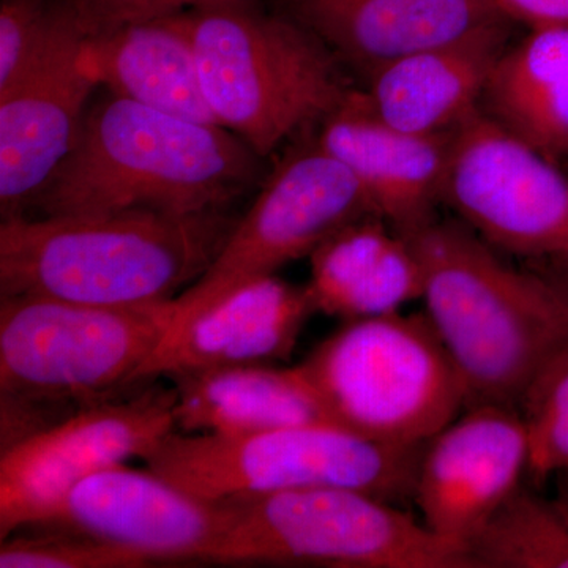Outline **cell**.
Segmentation results:
<instances>
[{
	"label": "cell",
	"mask_w": 568,
	"mask_h": 568,
	"mask_svg": "<svg viewBox=\"0 0 568 568\" xmlns=\"http://www.w3.org/2000/svg\"><path fill=\"white\" fill-rule=\"evenodd\" d=\"M82 36L110 32L123 26L162 20L185 11L235 0H61Z\"/></svg>",
	"instance_id": "4316f807"
},
{
	"label": "cell",
	"mask_w": 568,
	"mask_h": 568,
	"mask_svg": "<svg viewBox=\"0 0 568 568\" xmlns=\"http://www.w3.org/2000/svg\"><path fill=\"white\" fill-rule=\"evenodd\" d=\"M484 102L491 118L551 162L568 159V26L530 31L507 48Z\"/></svg>",
	"instance_id": "7402d4cb"
},
{
	"label": "cell",
	"mask_w": 568,
	"mask_h": 568,
	"mask_svg": "<svg viewBox=\"0 0 568 568\" xmlns=\"http://www.w3.org/2000/svg\"><path fill=\"white\" fill-rule=\"evenodd\" d=\"M235 222L224 209L2 220L0 297L36 295L104 306L174 301L211 267Z\"/></svg>",
	"instance_id": "6da1fadb"
},
{
	"label": "cell",
	"mask_w": 568,
	"mask_h": 568,
	"mask_svg": "<svg viewBox=\"0 0 568 568\" xmlns=\"http://www.w3.org/2000/svg\"><path fill=\"white\" fill-rule=\"evenodd\" d=\"M168 379L174 384L175 426L181 433L235 435L294 425H336L301 365L230 366Z\"/></svg>",
	"instance_id": "44dd1931"
},
{
	"label": "cell",
	"mask_w": 568,
	"mask_h": 568,
	"mask_svg": "<svg viewBox=\"0 0 568 568\" xmlns=\"http://www.w3.org/2000/svg\"><path fill=\"white\" fill-rule=\"evenodd\" d=\"M369 215L376 212L362 183L317 142L291 153L235 222L211 267L174 298V323L312 256L331 235Z\"/></svg>",
	"instance_id": "9c48e42d"
},
{
	"label": "cell",
	"mask_w": 568,
	"mask_h": 568,
	"mask_svg": "<svg viewBox=\"0 0 568 568\" xmlns=\"http://www.w3.org/2000/svg\"><path fill=\"white\" fill-rule=\"evenodd\" d=\"M257 156L222 125L110 93L89 108L70 155L32 209L41 216L222 211L256 179Z\"/></svg>",
	"instance_id": "7a4b0ae2"
},
{
	"label": "cell",
	"mask_w": 568,
	"mask_h": 568,
	"mask_svg": "<svg viewBox=\"0 0 568 568\" xmlns=\"http://www.w3.org/2000/svg\"><path fill=\"white\" fill-rule=\"evenodd\" d=\"M428 440L413 500L426 528L466 545L528 474L529 443L511 406H467Z\"/></svg>",
	"instance_id": "4fadbf2b"
},
{
	"label": "cell",
	"mask_w": 568,
	"mask_h": 568,
	"mask_svg": "<svg viewBox=\"0 0 568 568\" xmlns=\"http://www.w3.org/2000/svg\"><path fill=\"white\" fill-rule=\"evenodd\" d=\"M474 568H568V526L552 506L519 487L467 541Z\"/></svg>",
	"instance_id": "603a6c76"
},
{
	"label": "cell",
	"mask_w": 568,
	"mask_h": 568,
	"mask_svg": "<svg viewBox=\"0 0 568 568\" xmlns=\"http://www.w3.org/2000/svg\"><path fill=\"white\" fill-rule=\"evenodd\" d=\"M555 476L556 495L551 503L568 526V467L567 469L559 470V473H556Z\"/></svg>",
	"instance_id": "f1b7e54d"
},
{
	"label": "cell",
	"mask_w": 568,
	"mask_h": 568,
	"mask_svg": "<svg viewBox=\"0 0 568 568\" xmlns=\"http://www.w3.org/2000/svg\"><path fill=\"white\" fill-rule=\"evenodd\" d=\"M287 17L315 33L364 78L388 63L508 21L493 0H282Z\"/></svg>",
	"instance_id": "e0dca14e"
},
{
	"label": "cell",
	"mask_w": 568,
	"mask_h": 568,
	"mask_svg": "<svg viewBox=\"0 0 568 568\" xmlns=\"http://www.w3.org/2000/svg\"><path fill=\"white\" fill-rule=\"evenodd\" d=\"M424 446L375 443L331 424L253 433H178L145 467L209 503L310 488H353L394 504L413 499Z\"/></svg>",
	"instance_id": "5b68a950"
},
{
	"label": "cell",
	"mask_w": 568,
	"mask_h": 568,
	"mask_svg": "<svg viewBox=\"0 0 568 568\" xmlns=\"http://www.w3.org/2000/svg\"><path fill=\"white\" fill-rule=\"evenodd\" d=\"M48 47L0 92V213L26 215L70 155L92 92L99 89L82 63V33L59 2Z\"/></svg>",
	"instance_id": "7c38bea8"
},
{
	"label": "cell",
	"mask_w": 568,
	"mask_h": 568,
	"mask_svg": "<svg viewBox=\"0 0 568 568\" xmlns=\"http://www.w3.org/2000/svg\"><path fill=\"white\" fill-rule=\"evenodd\" d=\"M316 142L357 178L376 215L395 233L409 239L435 222L452 132H403L369 110L364 92H354L325 119Z\"/></svg>",
	"instance_id": "2e32d148"
},
{
	"label": "cell",
	"mask_w": 568,
	"mask_h": 568,
	"mask_svg": "<svg viewBox=\"0 0 568 568\" xmlns=\"http://www.w3.org/2000/svg\"><path fill=\"white\" fill-rule=\"evenodd\" d=\"M81 55L99 88L112 95L220 125L205 100L182 14L82 36Z\"/></svg>",
	"instance_id": "d6986e66"
},
{
	"label": "cell",
	"mask_w": 568,
	"mask_h": 568,
	"mask_svg": "<svg viewBox=\"0 0 568 568\" xmlns=\"http://www.w3.org/2000/svg\"><path fill=\"white\" fill-rule=\"evenodd\" d=\"M3 538L0 568H140L152 560L103 538L65 526Z\"/></svg>",
	"instance_id": "d4e9b609"
},
{
	"label": "cell",
	"mask_w": 568,
	"mask_h": 568,
	"mask_svg": "<svg viewBox=\"0 0 568 568\" xmlns=\"http://www.w3.org/2000/svg\"><path fill=\"white\" fill-rule=\"evenodd\" d=\"M227 508L125 463L82 478L50 525L65 526L156 560L211 562L227 529Z\"/></svg>",
	"instance_id": "5bb4252c"
},
{
	"label": "cell",
	"mask_w": 568,
	"mask_h": 568,
	"mask_svg": "<svg viewBox=\"0 0 568 568\" xmlns=\"http://www.w3.org/2000/svg\"><path fill=\"white\" fill-rule=\"evenodd\" d=\"M508 21L521 22L530 31L567 28L568 0H493Z\"/></svg>",
	"instance_id": "83f0119b"
},
{
	"label": "cell",
	"mask_w": 568,
	"mask_h": 568,
	"mask_svg": "<svg viewBox=\"0 0 568 568\" xmlns=\"http://www.w3.org/2000/svg\"><path fill=\"white\" fill-rule=\"evenodd\" d=\"M519 405L536 484L568 467V339L541 365Z\"/></svg>",
	"instance_id": "cb8c5ba5"
},
{
	"label": "cell",
	"mask_w": 568,
	"mask_h": 568,
	"mask_svg": "<svg viewBox=\"0 0 568 568\" xmlns=\"http://www.w3.org/2000/svg\"><path fill=\"white\" fill-rule=\"evenodd\" d=\"M174 387L148 386L81 407L0 455V540L50 525L82 478L144 458L175 426Z\"/></svg>",
	"instance_id": "8fae6325"
},
{
	"label": "cell",
	"mask_w": 568,
	"mask_h": 568,
	"mask_svg": "<svg viewBox=\"0 0 568 568\" xmlns=\"http://www.w3.org/2000/svg\"><path fill=\"white\" fill-rule=\"evenodd\" d=\"M313 313L308 286H295L275 275L254 280L173 323L142 365L138 384L148 386L159 377L182 373L286 361Z\"/></svg>",
	"instance_id": "9a60e30c"
},
{
	"label": "cell",
	"mask_w": 568,
	"mask_h": 568,
	"mask_svg": "<svg viewBox=\"0 0 568 568\" xmlns=\"http://www.w3.org/2000/svg\"><path fill=\"white\" fill-rule=\"evenodd\" d=\"M443 203L497 250L568 257V178L480 108L452 132Z\"/></svg>",
	"instance_id": "30bf717a"
},
{
	"label": "cell",
	"mask_w": 568,
	"mask_h": 568,
	"mask_svg": "<svg viewBox=\"0 0 568 568\" xmlns=\"http://www.w3.org/2000/svg\"><path fill=\"white\" fill-rule=\"evenodd\" d=\"M310 257L312 282L306 286L316 313L345 321L388 315L424 294L413 245L381 216L347 224Z\"/></svg>",
	"instance_id": "ffe728a7"
},
{
	"label": "cell",
	"mask_w": 568,
	"mask_h": 568,
	"mask_svg": "<svg viewBox=\"0 0 568 568\" xmlns=\"http://www.w3.org/2000/svg\"><path fill=\"white\" fill-rule=\"evenodd\" d=\"M301 368L336 425L387 446H424L467 407L457 366L426 315L346 321Z\"/></svg>",
	"instance_id": "8992f818"
},
{
	"label": "cell",
	"mask_w": 568,
	"mask_h": 568,
	"mask_svg": "<svg viewBox=\"0 0 568 568\" xmlns=\"http://www.w3.org/2000/svg\"><path fill=\"white\" fill-rule=\"evenodd\" d=\"M181 14L213 115L260 156L331 118L355 92L342 61L291 17L253 0Z\"/></svg>",
	"instance_id": "277c9868"
},
{
	"label": "cell",
	"mask_w": 568,
	"mask_h": 568,
	"mask_svg": "<svg viewBox=\"0 0 568 568\" xmlns=\"http://www.w3.org/2000/svg\"><path fill=\"white\" fill-rule=\"evenodd\" d=\"M508 22L406 55L369 74L364 92L369 110L403 132H454L484 100L493 71L507 51Z\"/></svg>",
	"instance_id": "ac0fdd59"
},
{
	"label": "cell",
	"mask_w": 568,
	"mask_h": 568,
	"mask_svg": "<svg viewBox=\"0 0 568 568\" xmlns=\"http://www.w3.org/2000/svg\"><path fill=\"white\" fill-rule=\"evenodd\" d=\"M566 290H567V293H568V286L566 287Z\"/></svg>",
	"instance_id": "f546056e"
},
{
	"label": "cell",
	"mask_w": 568,
	"mask_h": 568,
	"mask_svg": "<svg viewBox=\"0 0 568 568\" xmlns=\"http://www.w3.org/2000/svg\"><path fill=\"white\" fill-rule=\"evenodd\" d=\"M211 562L355 568H474L466 545L353 488H310L227 500Z\"/></svg>",
	"instance_id": "52a82bcc"
},
{
	"label": "cell",
	"mask_w": 568,
	"mask_h": 568,
	"mask_svg": "<svg viewBox=\"0 0 568 568\" xmlns=\"http://www.w3.org/2000/svg\"><path fill=\"white\" fill-rule=\"evenodd\" d=\"M59 3L2 0L0 6V92L40 58L59 18Z\"/></svg>",
	"instance_id": "484cf974"
},
{
	"label": "cell",
	"mask_w": 568,
	"mask_h": 568,
	"mask_svg": "<svg viewBox=\"0 0 568 568\" xmlns=\"http://www.w3.org/2000/svg\"><path fill=\"white\" fill-rule=\"evenodd\" d=\"M426 317L457 366L467 406L519 405L541 365L568 339V293L500 260L465 223L410 235Z\"/></svg>",
	"instance_id": "3957f363"
},
{
	"label": "cell",
	"mask_w": 568,
	"mask_h": 568,
	"mask_svg": "<svg viewBox=\"0 0 568 568\" xmlns=\"http://www.w3.org/2000/svg\"><path fill=\"white\" fill-rule=\"evenodd\" d=\"M174 301L104 306L0 297V395L89 406L130 394L174 323Z\"/></svg>",
	"instance_id": "ba28073f"
}]
</instances>
